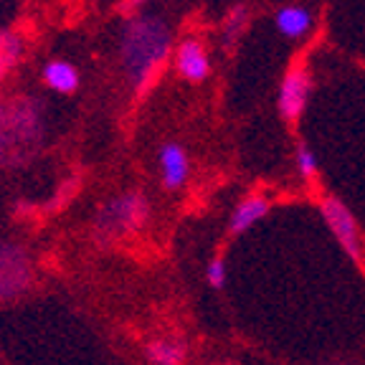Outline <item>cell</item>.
<instances>
[{"label": "cell", "mask_w": 365, "mask_h": 365, "mask_svg": "<svg viewBox=\"0 0 365 365\" xmlns=\"http://www.w3.org/2000/svg\"><path fill=\"white\" fill-rule=\"evenodd\" d=\"M170 51V26L158 16L127 21L120 41V56L132 84L145 86Z\"/></svg>", "instance_id": "6da1fadb"}, {"label": "cell", "mask_w": 365, "mask_h": 365, "mask_svg": "<svg viewBox=\"0 0 365 365\" xmlns=\"http://www.w3.org/2000/svg\"><path fill=\"white\" fill-rule=\"evenodd\" d=\"M148 200L140 193H125L107 200L97 216V228L104 236L132 234L148 221Z\"/></svg>", "instance_id": "7a4b0ae2"}, {"label": "cell", "mask_w": 365, "mask_h": 365, "mask_svg": "<svg viewBox=\"0 0 365 365\" xmlns=\"http://www.w3.org/2000/svg\"><path fill=\"white\" fill-rule=\"evenodd\" d=\"M34 284L29 251L13 241H0V302H13Z\"/></svg>", "instance_id": "3957f363"}, {"label": "cell", "mask_w": 365, "mask_h": 365, "mask_svg": "<svg viewBox=\"0 0 365 365\" xmlns=\"http://www.w3.org/2000/svg\"><path fill=\"white\" fill-rule=\"evenodd\" d=\"M322 218H325L327 228L332 231V236L337 239V244L342 246V251L353 259L355 264L365 267V239L360 234V226L355 221V216L350 213V208L342 203L335 195H327L319 205Z\"/></svg>", "instance_id": "277c9868"}, {"label": "cell", "mask_w": 365, "mask_h": 365, "mask_svg": "<svg viewBox=\"0 0 365 365\" xmlns=\"http://www.w3.org/2000/svg\"><path fill=\"white\" fill-rule=\"evenodd\" d=\"M309 89H312V81H309V74L302 66L287 71L279 89V114L287 122L299 120V114L307 107Z\"/></svg>", "instance_id": "5b68a950"}, {"label": "cell", "mask_w": 365, "mask_h": 365, "mask_svg": "<svg viewBox=\"0 0 365 365\" xmlns=\"http://www.w3.org/2000/svg\"><path fill=\"white\" fill-rule=\"evenodd\" d=\"M175 68L178 74L190 84H200L203 79H208L211 74V58L205 46L198 38H185L180 41V46L175 48Z\"/></svg>", "instance_id": "8992f818"}, {"label": "cell", "mask_w": 365, "mask_h": 365, "mask_svg": "<svg viewBox=\"0 0 365 365\" xmlns=\"http://www.w3.org/2000/svg\"><path fill=\"white\" fill-rule=\"evenodd\" d=\"M158 165H160V180L163 188L178 190L188 182L190 175V163L188 153L182 150V145L178 143H165L158 153Z\"/></svg>", "instance_id": "52a82bcc"}, {"label": "cell", "mask_w": 365, "mask_h": 365, "mask_svg": "<svg viewBox=\"0 0 365 365\" xmlns=\"http://www.w3.org/2000/svg\"><path fill=\"white\" fill-rule=\"evenodd\" d=\"M41 79H43V84L48 89L56 91V94H74L79 89L81 76L71 61H66V58H51V61H46L43 68H41Z\"/></svg>", "instance_id": "ba28073f"}, {"label": "cell", "mask_w": 365, "mask_h": 365, "mask_svg": "<svg viewBox=\"0 0 365 365\" xmlns=\"http://www.w3.org/2000/svg\"><path fill=\"white\" fill-rule=\"evenodd\" d=\"M269 200L262 198V195H249V198H244L239 205H236V211L231 213V221H228V231L234 236L244 234V231H249L251 226L257 221H262L264 216L269 213Z\"/></svg>", "instance_id": "9c48e42d"}, {"label": "cell", "mask_w": 365, "mask_h": 365, "mask_svg": "<svg viewBox=\"0 0 365 365\" xmlns=\"http://www.w3.org/2000/svg\"><path fill=\"white\" fill-rule=\"evenodd\" d=\"M277 29L287 36V38H299L312 29V13L302 6H287L277 13Z\"/></svg>", "instance_id": "30bf717a"}, {"label": "cell", "mask_w": 365, "mask_h": 365, "mask_svg": "<svg viewBox=\"0 0 365 365\" xmlns=\"http://www.w3.org/2000/svg\"><path fill=\"white\" fill-rule=\"evenodd\" d=\"M148 358L153 365H182L185 360V348L182 342L170 340V337H158L148 342Z\"/></svg>", "instance_id": "8fae6325"}, {"label": "cell", "mask_w": 365, "mask_h": 365, "mask_svg": "<svg viewBox=\"0 0 365 365\" xmlns=\"http://www.w3.org/2000/svg\"><path fill=\"white\" fill-rule=\"evenodd\" d=\"M297 168H299L302 178H307V180H312V178L317 175V155L312 153L309 145L302 143L297 148Z\"/></svg>", "instance_id": "7c38bea8"}, {"label": "cell", "mask_w": 365, "mask_h": 365, "mask_svg": "<svg viewBox=\"0 0 365 365\" xmlns=\"http://www.w3.org/2000/svg\"><path fill=\"white\" fill-rule=\"evenodd\" d=\"M205 279L213 289H221L226 284V264H223L221 257H216L213 262H208V269H205Z\"/></svg>", "instance_id": "4fadbf2b"}, {"label": "cell", "mask_w": 365, "mask_h": 365, "mask_svg": "<svg viewBox=\"0 0 365 365\" xmlns=\"http://www.w3.org/2000/svg\"><path fill=\"white\" fill-rule=\"evenodd\" d=\"M0 38H3V36H0Z\"/></svg>", "instance_id": "5bb4252c"}]
</instances>
